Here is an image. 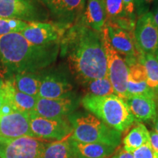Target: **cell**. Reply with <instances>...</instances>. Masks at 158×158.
I'll use <instances>...</instances> for the list:
<instances>
[{"label": "cell", "instance_id": "cell-1", "mask_svg": "<svg viewBox=\"0 0 158 158\" xmlns=\"http://www.w3.org/2000/svg\"><path fill=\"white\" fill-rule=\"evenodd\" d=\"M59 45V54L67 59L71 74L81 85L108 76L101 32L78 20L67 29Z\"/></svg>", "mask_w": 158, "mask_h": 158}, {"label": "cell", "instance_id": "cell-2", "mask_svg": "<svg viewBox=\"0 0 158 158\" xmlns=\"http://www.w3.org/2000/svg\"><path fill=\"white\" fill-rule=\"evenodd\" d=\"M59 51V43L37 45L21 33L0 35V63L7 76L45 70L56 62Z\"/></svg>", "mask_w": 158, "mask_h": 158}, {"label": "cell", "instance_id": "cell-3", "mask_svg": "<svg viewBox=\"0 0 158 158\" xmlns=\"http://www.w3.org/2000/svg\"><path fill=\"white\" fill-rule=\"evenodd\" d=\"M81 103L86 110L120 133L127 130L135 122L127 102L115 94L107 96L86 94Z\"/></svg>", "mask_w": 158, "mask_h": 158}, {"label": "cell", "instance_id": "cell-4", "mask_svg": "<svg viewBox=\"0 0 158 158\" xmlns=\"http://www.w3.org/2000/svg\"><path fill=\"white\" fill-rule=\"evenodd\" d=\"M72 126L70 139L81 143H96L117 148L122 133L105 124L90 112H73L68 116Z\"/></svg>", "mask_w": 158, "mask_h": 158}, {"label": "cell", "instance_id": "cell-5", "mask_svg": "<svg viewBox=\"0 0 158 158\" xmlns=\"http://www.w3.org/2000/svg\"><path fill=\"white\" fill-rule=\"evenodd\" d=\"M107 63V75L114 89V93L124 100L127 98L128 67L122 56L110 44L106 27L101 31Z\"/></svg>", "mask_w": 158, "mask_h": 158}, {"label": "cell", "instance_id": "cell-6", "mask_svg": "<svg viewBox=\"0 0 158 158\" xmlns=\"http://www.w3.org/2000/svg\"><path fill=\"white\" fill-rule=\"evenodd\" d=\"M48 10L39 0H0V18L31 22H47Z\"/></svg>", "mask_w": 158, "mask_h": 158}, {"label": "cell", "instance_id": "cell-7", "mask_svg": "<svg viewBox=\"0 0 158 158\" xmlns=\"http://www.w3.org/2000/svg\"><path fill=\"white\" fill-rule=\"evenodd\" d=\"M41 83L38 98L56 99L74 94L73 76L69 68L57 67L40 71Z\"/></svg>", "mask_w": 158, "mask_h": 158}, {"label": "cell", "instance_id": "cell-8", "mask_svg": "<svg viewBox=\"0 0 158 158\" xmlns=\"http://www.w3.org/2000/svg\"><path fill=\"white\" fill-rule=\"evenodd\" d=\"M45 143L36 138L0 135V158H40Z\"/></svg>", "mask_w": 158, "mask_h": 158}, {"label": "cell", "instance_id": "cell-9", "mask_svg": "<svg viewBox=\"0 0 158 158\" xmlns=\"http://www.w3.org/2000/svg\"><path fill=\"white\" fill-rule=\"evenodd\" d=\"M30 127L35 137L42 139H54L57 141L70 137L72 134V126L68 118H47L29 114Z\"/></svg>", "mask_w": 158, "mask_h": 158}, {"label": "cell", "instance_id": "cell-10", "mask_svg": "<svg viewBox=\"0 0 158 158\" xmlns=\"http://www.w3.org/2000/svg\"><path fill=\"white\" fill-rule=\"evenodd\" d=\"M133 35L140 54H152L158 57V26L151 12L138 18Z\"/></svg>", "mask_w": 158, "mask_h": 158}, {"label": "cell", "instance_id": "cell-11", "mask_svg": "<svg viewBox=\"0 0 158 158\" xmlns=\"http://www.w3.org/2000/svg\"><path fill=\"white\" fill-rule=\"evenodd\" d=\"M70 26L56 22H31L21 34L29 42L42 45L54 43H60L65 31Z\"/></svg>", "mask_w": 158, "mask_h": 158}, {"label": "cell", "instance_id": "cell-12", "mask_svg": "<svg viewBox=\"0 0 158 158\" xmlns=\"http://www.w3.org/2000/svg\"><path fill=\"white\" fill-rule=\"evenodd\" d=\"M80 103L81 100L75 94L56 99L38 98L32 112L47 118H64L73 113Z\"/></svg>", "mask_w": 158, "mask_h": 158}, {"label": "cell", "instance_id": "cell-13", "mask_svg": "<svg viewBox=\"0 0 158 158\" xmlns=\"http://www.w3.org/2000/svg\"><path fill=\"white\" fill-rule=\"evenodd\" d=\"M109 40L113 48L124 56L126 62L138 60L139 51L136 47L133 32L120 28L113 24H106Z\"/></svg>", "mask_w": 158, "mask_h": 158}, {"label": "cell", "instance_id": "cell-14", "mask_svg": "<svg viewBox=\"0 0 158 158\" xmlns=\"http://www.w3.org/2000/svg\"><path fill=\"white\" fill-rule=\"evenodd\" d=\"M0 135L7 138H35L30 127L29 114L15 110L8 115L0 116Z\"/></svg>", "mask_w": 158, "mask_h": 158}, {"label": "cell", "instance_id": "cell-15", "mask_svg": "<svg viewBox=\"0 0 158 158\" xmlns=\"http://www.w3.org/2000/svg\"><path fill=\"white\" fill-rule=\"evenodd\" d=\"M0 92L2 94L4 102L10 105L14 110L27 114L34 110L38 98L17 91L9 79L4 81Z\"/></svg>", "mask_w": 158, "mask_h": 158}, {"label": "cell", "instance_id": "cell-16", "mask_svg": "<svg viewBox=\"0 0 158 158\" xmlns=\"http://www.w3.org/2000/svg\"><path fill=\"white\" fill-rule=\"evenodd\" d=\"M124 100L135 120L138 122L155 121L157 114L155 99L143 96H129Z\"/></svg>", "mask_w": 158, "mask_h": 158}, {"label": "cell", "instance_id": "cell-17", "mask_svg": "<svg viewBox=\"0 0 158 158\" xmlns=\"http://www.w3.org/2000/svg\"><path fill=\"white\" fill-rule=\"evenodd\" d=\"M86 7L78 20L93 30L101 32L107 21L103 0H86Z\"/></svg>", "mask_w": 158, "mask_h": 158}, {"label": "cell", "instance_id": "cell-18", "mask_svg": "<svg viewBox=\"0 0 158 158\" xmlns=\"http://www.w3.org/2000/svg\"><path fill=\"white\" fill-rule=\"evenodd\" d=\"M86 0H60L54 22L72 26L84 13Z\"/></svg>", "mask_w": 158, "mask_h": 158}, {"label": "cell", "instance_id": "cell-19", "mask_svg": "<svg viewBox=\"0 0 158 158\" xmlns=\"http://www.w3.org/2000/svg\"><path fill=\"white\" fill-rule=\"evenodd\" d=\"M76 158H107L113 155L116 147L96 143H81L70 139Z\"/></svg>", "mask_w": 158, "mask_h": 158}, {"label": "cell", "instance_id": "cell-20", "mask_svg": "<svg viewBox=\"0 0 158 158\" xmlns=\"http://www.w3.org/2000/svg\"><path fill=\"white\" fill-rule=\"evenodd\" d=\"M21 73L7 76L15 89L22 93L38 98L41 83L40 73Z\"/></svg>", "mask_w": 158, "mask_h": 158}, {"label": "cell", "instance_id": "cell-21", "mask_svg": "<svg viewBox=\"0 0 158 158\" xmlns=\"http://www.w3.org/2000/svg\"><path fill=\"white\" fill-rule=\"evenodd\" d=\"M148 143H150L149 132L146 126L140 122H138L123 139L124 149L132 153Z\"/></svg>", "mask_w": 158, "mask_h": 158}, {"label": "cell", "instance_id": "cell-22", "mask_svg": "<svg viewBox=\"0 0 158 158\" xmlns=\"http://www.w3.org/2000/svg\"><path fill=\"white\" fill-rule=\"evenodd\" d=\"M69 138L45 144L40 158H76Z\"/></svg>", "mask_w": 158, "mask_h": 158}, {"label": "cell", "instance_id": "cell-23", "mask_svg": "<svg viewBox=\"0 0 158 158\" xmlns=\"http://www.w3.org/2000/svg\"><path fill=\"white\" fill-rule=\"evenodd\" d=\"M138 61L145 68L147 85L158 94V57L152 54H140Z\"/></svg>", "mask_w": 158, "mask_h": 158}, {"label": "cell", "instance_id": "cell-24", "mask_svg": "<svg viewBox=\"0 0 158 158\" xmlns=\"http://www.w3.org/2000/svg\"><path fill=\"white\" fill-rule=\"evenodd\" d=\"M87 94L95 96H107L114 94V89L108 76L103 78L94 79L82 85Z\"/></svg>", "mask_w": 158, "mask_h": 158}, {"label": "cell", "instance_id": "cell-25", "mask_svg": "<svg viewBox=\"0 0 158 158\" xmlns=\"http://www.w3.org/2000/svg\"><path fill=\"white\" fill-rule=\"evenodd\" d=\"M28 23L17 19L0 18V35L10 33H21L28 26Z\"/></svg>", "mask_w": 158, "mask_h": 158}, {"label": "cell", "instance_id": "cell-26", "mask_svg": "<svg viewBox=\"0 0 158 158\" xmlns=\"http://www.w3.org/2000/svg\"><path fill=\"white\" fill-rule=\"evenodd\" d=\"M155 0H134L136 18H139L149 13L150 7Z\"/></svg>", "mask_w": 158, "mask_h": 158}, {"label": "cell", "instance_id": "cell-27", "mask_svg": "<svg viewBox=\"0 0 158 158\" xmlns=\"http://www.w3.org/2000/svg\"><path fill=\"white\" fill-rule=\"evenodd\" d=\"M134 158H156V155L154 152L150 143L145 144L138 148L133 152Z\"/></svg>", "mask_w": 158, "mask_h": 158}, {"label": "cell", "instance_id": "cell-28", "mask_svg": "<svg viewBox=\"0 0 158 158\" xmlns=\"http://www.w3.org/2000/svg\"><path fill=\"white\" fill-rule=\"evenodd\" d=\"M39 1L48 10L50 15L53 19H54L58 11L60 0H39Z\"/></svg>", "mask_w": 158, "mask_h": 158}, {"label": "cell", "instance_id": "cell-29", "mask_svg": "<svg viewBox=\"0 0 158 158\" xmlns=\"http://www.w3.org/2000/svg\"><path fill=\"white\" fill-rule=\"evenodd\" d=\"M123 2L124 9L125 11L126 14L130 19L137 20L135 13V7H134V0H122Z\"/></svg>", "mask_w": 158, "mask_h": 158}, {"label": "cell", "instance_id": "cell-30", "mask_svg": "<svg viewBox=\"0 0 158 158\" xmlns=\"http://www.w3.org/2000/svg\"><path fill=\"white\" fill-rule=\"evenodd\" d=\"M150 135V145L152 148L154 152L158 157V133L155 131L149 132Z\"/></svg>", "mask_w": 158, "mask_h": 158}, {"label": "cell", "instance_id": "cell-31", "mask_svg": "<svg viewBox=\"0 0 158 158\" xmlns=\"http://www.w3.org/2000/svg\"><path fill=\"white\" fill-rule=\"evenodd\" d=\"M13 111H15V110H14L10 105L7 103V102H4L1 108H0V116L8 115L10 114L13 113Z\"/></svg>", "mask_w": 158, "mask_h": 158}, {"label": "cell", "instance_id": "cell-32", "mask_svg": "<svg viewBox=\"0 0 158 158\" xmlns=\"http://www.w3.org/2000/svg\"><path fill=\"white\" fill-rule=\"evenodd\" d=\"M112 158H134V156L132 152H129L125 149H122L116 152Z\"/></svg>", "mask_w": 158, "mask_h": 158}, {"label": "cell", "instance_id": "cell-33", "mask_svg": "<svg viewBox=\"0 0 158 158\" xmlns=\"http://www.w3.org/2000/svg\"><path fill=\"white\" fill-rule=\"evenodd\" d=\"M153 19L155 20L156 24L158 26V0H155V5L153 7L152 11H151Z\"/></svg>", "mask_w": 158, "mask_h": 158}, {"label": "cell", "instance_id": "cell-34", "mask_svg": "<svg viewBox=\"0 0 158 158\" xmlns=\"http://www.w3.org/2000/svg\"><path fill=\"white\" fill-rule=\"evenodd\" d=\"M154 128H155V131L156 133H158V111L157 114V116H156L155 121H154Z\"/></svg>", "mask_w": 158, "mask_h": 158}, {"label": "cell", "instance_id": "cell-35", "mask_svg": "<svg viewBox=\"0 0 158 158\" xmlns=\"http://www.w3.org/2000/svg\"><path fill=\"white\" fill-rule=\"evenodd\" d=\"M3 103H4V99H3L2 94L1 92H0V108H1L2 106Z\"/></svg>", "mask_w": 158, "mask_h": 158}, {"label": "cell", "instance_id": "cell-36", "mask_svg": "<svg viewBox=\"0 0 158 158\" xmlns=\"http://www.w3.org/2000/svg\"><path fill=\"white\" fill-rule=\"evenodd\" d=\"M3 85H4V80H3V78L0 76V89L2 88Z\"/></svg>", "mask_w": 158, "mask_h": 158}, {"label": "cell", "instance_id": "cell-37", "mask_svg": "<svg viewBox=\"0 0 158 158\" xmlns=\"http://www.w3.org/2000/svg\"><path fill=\"white\" fill-rule=\"evenodd\" d=\"M0 67H1V68H2V65H1V63H0Z\"/></svg>", "mask_w": 158, "mask_h": 158}, {"label": "cell", "instance_id": "cell-38", "mask_svg": "<svg viewBox=\"0 0 158 158\" xmlns=\"http://www.w3.org/2000/svg\"><path fill=\"white\" fill-rule=\"evenodd\" d=\"M156 158H158V157H157V156H156Z\"/></svg>", "mask_w": 158, "mask_h": 158}]
</instances>
